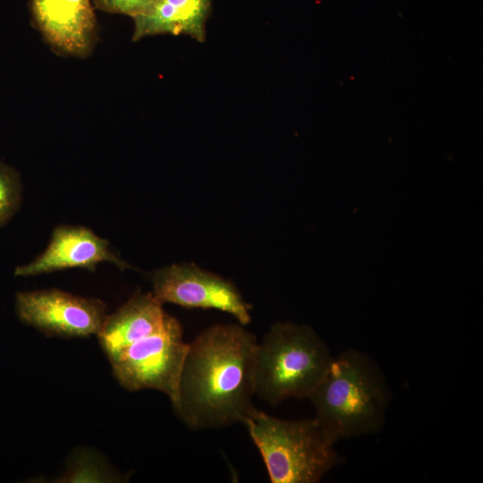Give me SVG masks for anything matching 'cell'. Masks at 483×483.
<instances>
[{"mask_svg":"<svg viewBox=\"0 0 483 483\" xmlns=\"http://www.w3.org/2000/svg\"><path fill=\"white\" fill-rule=\"evenodd\" d=\"M258 341L243 325H215L189 343L173 407L193 429L242 423L255 409Z\"/></svg>","mask_w":483,"mask_h":483,"instance_id":"obj_1","label":"cell"},{"mask_svg":"<svg viewBox=\"0 0 483 483\" xmlns=\"http://www.w3.org/2000/svg\"><path fill=\"white\" fill-rule=\"evenodd\" d=\"M308 399L315 419L335 444L381 430L390 391L378 365L366 353L351 349L333 358Z\"/></svg>","mask_w":483,"mask_h":483,"instance_id":"obj_2","label":"cell"},{"mask_svg":"<svg viewBox=\"0 0 483 483\" xmlns=\"http://www.w3.org/2000/svg\"><path fill=\"white\" fill-rule=\"evenodd\" d=\"M332 360L327 345L313 328L276 322L258 342L255 395L272 405L289 398H308Z\"/></svg>","mask_w":483,"mask_h":483,"instance_id":"obj_3","label":"cell"},{"mask_svg":"<svg viewBox=\"0 0 483 483\" xmlns=\"http://www.w3.org/2000/svg\"><path fill=\"white\" fill-rule=\"evenodd\" d=\"M243 424L272 483H318L341 461L315 418L288 420L255 408Z\"/></svg>","mask_w":483,"mask_h":483,"instance_id":"obj_4","label":"cell"},{"mask_svg":"<svg viewBox=\"0 0 483 483\" xmlns=\"http://www.w3.org/2000/svg\"><path fill=\"white\" fill-rule=\"evenodd\" d=\"M189 343L182 340V327L167 314L156 332L107 355L113 373L127 390H157L174 404Z\"/></svg>","mask_w":483,"mask_h":483,"instance_id":"obj_5","label":"cell"},{"mask_svg":"<svg viewBox=\"0 0 483 483\" xmlns=\"http://www.w3.org/2000/svg\"><path fill=\"white\" fill-rule=\"evenodd\" d=\"M152 293L161 303L226 312L246 326L251 306L229 280L191 263L173 264L151 275Z\"/></svg>","mask_w":483,"mask_h":483,"instance_id":"obj_6","label":"cell"},{"mask_svg":"<svg viewBox=\"0 0 483 483\" xmlns=\"http://www.w3.org/2000/svg\"><path fill=\"white\" fill-rule=\"evenodd\" d=\"M99 299L58 289L21 292L16 295L19 318L47 336L88 337L97 335L106 318Z\"/></svg>","mask_w":483,"mask_h":483,"instance_id":"obj_7","label":"cell"},{"mask_svg":"<svg viewBox=\"0 0 483 483\" xmlns=\"http://www.w3.org/2000/svg\"><path fill=\"white\" fill-rule=\"evenodd\" d=\"M91 0H30L33 25L52 50L85 58L97 42V22Z\"/></svg>","mask_w":483,"mask_h":483,"instance_id":"obj_8","label":"cell"},{"mask_svg":"<svg viewBox=\"0 0 483 483\" xmlns=\"http://www.w3.org/2000/svg\"><path fill=\"white\" fill-rule=\"evenodd\" d=\"M103 262L111 263L121 270L131 266L110 248L107 240L91 229L78 225H59L53 230L47 249L33 261L19 266L16 276H34L41 274L80 267L94 272Z\"/></svg>","mask_w":483,"mask_h":483,"instance_id":"obj_9","label":"cell"},{"mask_svg":"<svg viewBox=\"0 0 483 483\" xmlns=\"http://www.w3.org/2000/svg\"><path fill=\"white\" fill-rule=\"evenodd\" d=\"M152 292H137L107 316L97 335L106 355L158 330L167 313Z\"/></svg>","mask_w":483,"mask_h":483,"instance_id":"obj_10","label":"cell"},{"mask_svg":"<svg viewBox=\"0 0 483 483\" xmlns=\"http://www.w3.org/2000/svg\"><path fill=\"white\" fill-rule=\"evenodd\" d=\"M213 0H153L136 18L132 39L160 34L188 35L203 42Z\"/></svg>","mask_w":483,"mask_h":483,"instance_id":"obj_11","label":"cell"},{"mask_svg":"<svg viewBox=\"0 0 483 483\" xmlns=\"http://www.w3.org/2000/svg\"><path fill=\"white\" fill-rule=\"evenodd\" d=\"M21 194L22 185L18 172L0 162V227L19 210Z\"/></svg>","mask_w":483,"mask_h":483,"instance_id":"obj_12","label":"cell"},{"mask_svg":"<svg viewBox=\"0 0 483 483\" xmlns=\"http://www.w3.org/2000/svg\"><path fill=\"white\" fill-rule=\"evenodd\" d=\"M95 8L110 13L130 16L134 19L144 14L153 0H91Z\"/></svg>","mask_w":483,"mask_h":483,"instance_id":"obj_13","label":"cell"}]
</instances>
